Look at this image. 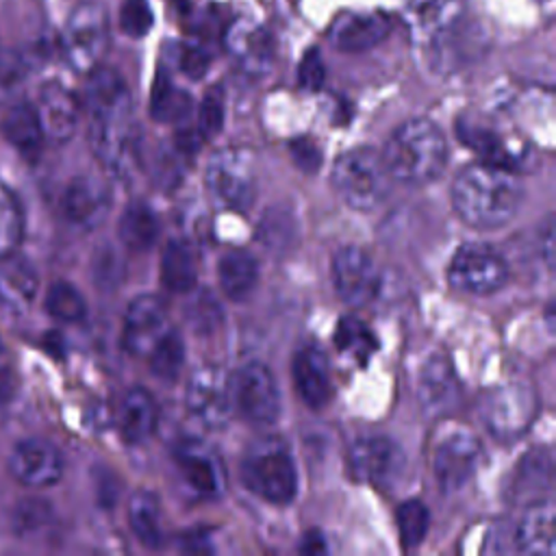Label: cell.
<instances>
[{"label":"cell","mask_w":556,"mask_h":556,"mask_svg":"<svg viewBox=\"0 0 556 556\" xmlns=\"http://www.w3.org/2000/svg\"><path fill=\"white\" fill-rule=\"evenodd\" d=\"M87 74L85 104L91 150L113 176H128L137 161L139 130L132 119L126 83L111 67L96 65Z\"/></svg>","instance_id":"obj_1"},{"label":"cell","mask_w":556,"mask_h":556,"mask_svg":"<svg viewBox=\"0 0 556 556\" xmlns=\"http://www.w3.org/2000/svg\"><path fill=\"white\" fill-rule=\"evenodd\" d=\"M521 200L517 174L493 163L465 167L452 185V204L460 219L473 228H500L508 224Z\"/></svg>","instance_id":"obj_2"},{"label":"cell","mask_w":556,"mask_h":556,"mask_svg":"<svg viewBox=\"0 0 556 556\" xmlns=\"http://www.w3.org/2000/svg\"><path fill=\"white\" fill-rule=\"evenodd\" d=\"M382 161L391 180L426 185L439 178L447 163L445 135L426 117L408 119L391 135L382 152Z\"/></svg>","instance_id":"obj_3"},{"label":"cell","mask_w":556,"mask_h":556,"mask_svg":"<svg viewBox=\"0 0 556 556\" xmlns=\"http://www.w3.org/2000/svg\"><path fill=\"white\" fill-rule=\"evenodd\" d=\"M241 480L271 504H289L298 493L295 463L278 439H258L241 460Z\"/></svg>","instance_id":"obj_4"},{"label":"cell","mask_w":556,"mask_h":556,"mask_svg":"<svg viewBox=\"0 0 556 556\" xmlns=\"http://www.w3.org/2000/svg\"><path fill=\"white\" fill-rule=\"evenodd\" d=\"M332 187L352 208L371 211L387 198L391 176L382 154L371 148H354L334 161Z\"/></svg>","instance_id":"obj_5"},{"label":"cell","mask_w":556,"mask_h":556,"mask_svg":"<svg viewBox=\"0 0 556 556\" xmlns=\"http://www.w3.org/2000/svg\"><path fill=\"white\" fill-rule=\"evenodd\" d=\"M204 182L217 204L232 211H248L256 193L252 154L241 148L217 150L206 163Z\"/></svg>","instance_id":"obj_6"},{"label":"cell","mask_w":556,"mask_h":556,"mask_svg":"<svg viewBox=\"0 0 556 556\" xmlns=\"http://www.w3.org/2000/svg\"><path fill=\"white\" fill-rule=\"evenodd\" d=\"M109 43L106 13L100 4H78L61 33V52L74 72H91Z\"/></svg>","instance_id":"obj_7"},{"label":"cell","mask_w":556,"mask_h":556,"mask_svg":"<svg viewBox=\"0 0 556 556\" xmlns=\"http://www.w3.org/2000/svg\"><path fill=\"white\" fill-rule=\"evenodd\" d=\"M447 280L463 293L489 295L506 285L508 265L495 248L486 243H465L450 261Z\"/></svg>","instance_id":"obj_8"},{"label":"cell","mask_w":556,"mask_h":556,"mask_svg":"<svg viewBox=\"0 0 556 556\" xmlns=\"http://www.w3.org/2000/svg\"><path fill=\"white\" fill-rule=\"evenodd\" d=\"M480 452V441L465 428L452 426L439 432L430 452V467L439 486L447 493L465 486L478 467Z\"/></svg>","instance_id":"obj_9"},{"label":"cell","mask_w":556,"mask_h":556,"mask_svg":"<svg viewBox=\"0 0 556 556\" xmlns=\"http://www.w3.org/2000/svg\"><path fill=\"white\" fill-rule=\"evenodd\" d=\"M232 408L254 426H267L278 417L280 393L271 371L263 363H248L228 380Z\"/></svg>","instance_id":"obj_10"},{"label":"cell","mask_w":556,"mask_h":556,"mask_svg":"<svg viewBox=\"0 0 556 556\" xmlns=\"http://www.w3.org/2000/svg\"><path fill=\"white\" fill-rule=\"evenodd\" d=\"M185 404L189 415L206 430L224 428L232 413L230 402V384L226 374L215 365L198 367L185 393Z\"/></svg>","instance_id":"obj_11"},{"label":"cell","mask_w":556,"mask_h":556,"mask_svg":"<svg viewBox=\"0 0 556 556\" xmlns=\"http://www.w3.org/2000/svg\"><path fill=\"white\" fill-rule=\"evenodd\" d=\"M332 282L345 304L365 306L380 293L382 276L369 252L345 245L332 256Z\"/></svg>","instance_id":"obj_12"},{"label":"cell","mask_w":556,"mask_h":556,"mask_svg":"<svg viewBox=\"0 0 556 556\" xmlns=\"http://www.w3.org/2000/svg\"><path fill=\"white\" fill-rule=\"evenodd\" d=\"M539 400L528 384L513 382L484 400V424L497 439H515L534 421Z\"/></svg>","instance_id":"obj_13"},{"label":"cell","mask_w":556,"mask_h":556,"mask_svg":"<svg viewBox=\"0 0 556 556\" xmlns=\"http://www.w3.org/2000/svg\"><path fill=\"white\" fill-rule=\"evenodd\" d=\"M348 465L358 480L387 489L400 480L406 460L402 447L393 439L376 434L363 437L350 447Z\"/></svg>","instance_id":"obj_14"},{"label":"cell","mask_w":556,"mask_h":556,"mask_svg":"<svg viewBox=\"0 0 556 556\" xmlns=\"http://www.w3.org/2000/svg\"><path fill=\"white\" fill-rule=\"evenodd\" d=\"M169 328L172 326L167 321L163 302L154 295H139L126 308L122 324V345L132 356L148 358V354L156 348Z\"/></svg>","instance_id":"obj_15"},{"label":"cell","mask_w":556,"mask_h":556,"mask_svg":"<svg viewBox=\"0 0 556 556\" xmlns=\"http://www.w3.org/2000/svg\"><path fill=\"white\" fill-rule=\"evenodd\" d=\"M9 471L24 486H52L63 476V456L46 439H24L11 450Z\"/></svg>","instance_id":"obj_16"},{"label":"cell","mask_w":556,"mask_h":556,"mask_svg":"<svg viewBox=\"0 0 556 556\" xmlns=\"http://www.w3.org/2000/svg\"><path fill=\"white\" fill-rule=\"evenodd\" d=\"M174 460L180 476L202 497H217L226 486V476L217 454L202 441H185L176 445Z\"/></svg>","instance_id":"obj_17"},{"label":"cell","mask_w":556,"mask_h":556,"mask_svg":"<svg viewBox=\"0 0 556 556\" xmlns=\"http://www.w3.org/2000/svg\"><path fill=\"white\" fill-rule=\"evenodd\" d=\"M111 208V193L104 180L98 176H76L72 182L65 187L63 193V213L65 217L85 230L98 228Z\"/></svg>","instance_id":"obj_18"},{"label":"cell","mask_w":556,"mask_h":556,"mask_svg":"<svg viewBox=\"0 0 556 556\" xmlns=\"http://www.w3.org/2000/svg\"><path fill=\"white\" fill-rule=\"evenodd\" d=\"M37 115L43 128V137L54 143H65L74 137L78 126V100L76 96L61 83H46L39 89L37 98Z\"/></svg>","instance_id":"obj_19"},{"label":"cell","mask_w":556,"mask_h":556,"mask_svg":"<svg viewBox=\"0 0 556 556\" xmlns=\"http://www.w3.org/2000/svg\"><path fill=\"white\" fill-rule=\"evenodd\" d=\"M465 0H410L408 24L415 39L434 43L463 22Z\"/></svg>","instance_id":"obj_20"},{"label":"cell","mask_w":556,"mask_h":556,"mask_svg":"<svg viewBox=\"0 0 556 556\" xmlns=\"http://www.w3.org/2000/svg\"><path fill=\"white\" fill-rule=\"evenodd\" d=\"M293 380L300 397L313 406L321 408L332 393L330 365L326 354L317 345H306L293 356Z\"/></svg>","instance_id":"obj_21"},{"label":"cell","mask_w":556,"mask_h":556,"mask_svg":"<svg viewBox=\"0 0 556 556\" xmlns=\"http://www.w3.org/2000/svg\"><path fill=\"white\" fill-rule=\"evenodd\" d=\"M391 22L382 13H352L332 28V43L343 52H365L387 39Z\"/></svg>","instance_id":"obj_22"},{"label":"cell","mask_w":556,"mask_h":556,"mask_svg":"<svg viewBox=\"0 0 556 556\" xmlns=\"http://www.w3.org/2000/svg\"><path fill=\"white\" fill-rule=\"evenodd\" d=\"M226 43L245 72L265 74L269 70L274 59V46L269 35L261 26L245 22L235 24L226 37Z\"/></svg>","instance_id":"obj_23"},{"label":"cell","mask_w":556,"mask_h":556,"mask_svg":"<svg viewBox=\"0 0 556 556\" xmlns=\"http://www.w3.org/2000/svg\"><path fill=\"white\" fill-rule=\"evenodd\" d=\"M556 532H554V504L552 502H536L526 508L517 523L515 543L523 554H539L552 556Z\"/></svg>","instance_id":"obj_24"},{"label":"cell","mask_w":556,"mask_h":556,"mask_svg":"<svg viewBox=\"0 0 556 556\" xmlns=\"http://www.w3.org/2000/svg\"><path fill=\"white\" fill-rule=\"evenodd\" d=\"M39 287L35 267L15 254L0 258V302L13 311L30 306Z\"/></svg>","instance_id":"obj_25"},{"label":"cell","mask_w":556,"mask_h":556,"mask_svg":"<svg viewBox=\"0 0 556 556\" xmlns=\"http://www.w3.org/2000/svg\"><path fill=\"white\" fill-rule=\"evenodd\" d=\"M159 421V410L152 395L146 389H130L122 402L117 413L119 432L128 443H143L152 437Z\"/></svg>","instance_id":"obj_26"},{"label":"cell","mask_w":556,"mask_h":556,"mask_svg":"<svg viewBox=\"0 0 556 556\" xmlns=\"http://www.w3.org/2000/svg\"><path fill=\"white\" fill-rule=\"evenodd\" d=\"M2 135L24 156H37L46 137L35 104L13 102L2 117Z\"/></svg>","instance_id":"obj_27"},{"label":"cell","mask_w":556,"mask_h":556,"mask_svg":"<svg viewBox=\"0 0 556 556\" xmlns=\"http://www.w3.org/2000/svg\"><path fill=\"white\" fill-rule=\"evenodd\" d=\"M417 393H419L421 404L430 413H441V410L450 408V404L458 395V382H456V376L445 358L434 356L424 365V369L419 374Z\"/></svg>","instance_id":"obj_28"},{"label":"cell","mask_w":556,"mask_h":556,"mask_svg":"<svg viewBox=\"0 0 556 556\" xmlns=\"http://www.w3.org/2000/svg\"><path fill=\"white\" fill-rule=\"evenodd\" d=\"M219 287L230 300H243L256 287L258 263L245 250H230L217 265Z\"/></svg>","instance_id":"obj_29"},{"label":"cell","mask_w":556,"mask_h":556,"mask_svg":"<svg viewBox=\"0 0 556 556\" xmlns=\"http://www.w3.org/2000/svg\"><path fill=\"white\" fill-rule=\"evenodd\" d=\"M161 280L172 293H189L198 280V261L189 243L169 241L161 256Z\"/></svg>","instance_id":"obj_30"},{"label":"cell","mask_w":556,"mask_h":556,"mask_svg":"<svg viewBox=\"0 0 556 556\" xmlns=\"http://www.w3.org/2000/svg\"><path fill=\"white\" fill-rule=\"evenodd\" d=\"M128 521L139 543H143L146 547L161 545V539H163L161 506H159V497L152 491L141 489L130 497Z\"/></svg>","instance_id":"obj_31"},{"label":"cell","mask_w":556,"mask_h":556,"mask_svg":"<svg viewBox=\"0 0 556 556\" xmlns=\"http://www.w3.org/2000/svg\"><path fill=\"white\" fill-rule=\"evenodd\" d=\"M117 232L130 250H148L159 237V219L148 204L132 202L124 208Z\"/></svg>","instance_id":"obj_32"},{"label":"cell","mask_w":556,"mask_h":556,"mask_svg":"<svg viewBox=\"0 0 556 556\" xmlns=\"http://www.w3.org/2000/svg\"><path fill=\"white\" fill-rule=\"evenodd\" d=\"M334 343L343 356L356 361L358 365H365L369 356L378 350V341L374 332L356 317H343L339 321L334 332Z\"/></svg>","instance_id":"obj_33"},{"label":"cell","mask_w":556,"mask_h":556,"mask_svg":"<svg viewBox=\"0 0 556 556\" xmlns=\"http://www.w3.org/2000/svg\"><path fill=\"white\" fill-rule=\"evenodd\" d=\"M191 100L185 91L172 87L167 74L159 70L152 89V117L161 122H180L189 115Z\"/></svg>","instance_id":"obj_34"},{"label":"cell","mask_w":556,"mask_h":556,"mask_svg":"<svg viewBox=\"0 0 556 556\" xmlns=\"http://www.w3.org/2000/svg\"><path fill=\"white\" fill-rule=\"evenodd\" d=\"M46 311L59 321L74 324L85 317L87 304L74 285L59 280L50 285V289L46 291Z\"/></svg>","instance_id":"obj_35"},{"label":"cell","mask_w":556,"mask_h":556,"mask_svg":"<svg viewBox=\"0 0 556 556\" xmlns=\"http://www.w3.org/2000/svg\"><path fill=\"white\" fill-rule=\"evenodd\" d=\"M24 237V215L15 195L0 185V258L15 254Z\"/></svg>","instance_id":"obj_36"},{"label":"cell","mask_w":556,"mask_h":556,"mask_svg":"<svg viewBox=\"0 0 556 556\" xmlns=\"http://www.w3.org/2000/svg\"><path fill=\"white\" fill-rule=\"evenodd\" d=\"M182 358H185V343H182V337L174 328H169L167 334L148 354L152 374L163 380H174L178 376V371L182 367Z\"/></svg>","instance_id":"obj_37"},{"label":"cell","mask_w":556,"mask_h":556,"mask_svg":"<svg viewBox=\"0 0 556 556\" xmlns=\"http://www.w3.org/2000/svg\"><path fill=\"white\" fill-rule=\"evenodd\" d=\"M428 523H430V515H428V508L424 506V502L406 500L397 508V532H400V541L406 549L417 547L424 541V536L428 532Z\"/></svg>","instance_id":"obj_38"},{"label":"cell","mask_w":556,"mask_h":556,"mask_svg":"<svg viewBox=\"0 0 556 556\" xmlns=\"http://www.w3.org/2000/svg\"><path fill=\"white\" fill-rule=\"evenodd\" d=\"M28 63L15 50L0 52V106L17 102V96L26 83Z\"/></svg>","instance_id":"obj_39"},{"label":"cell","mask_w":556,"mask_h":556,"mask_svg":"<svg viewBox=\"0 0 556 556\" xmlns=\"http://www.w3.org/2000/svg\"><path fill=\"white\" fill-rule=\"evenodd\" d=\"M50 521H52V506L48 500H41V497L20 500L17 506L13 508V517H11L13 530L22 536L43 530Z\"/></svg>","instance_id":"obj_40"},{"label":"cell","mask_w":556,"mask_h":556,"mask_svg":"<svg viewBox=\"0 0 556 556\" xmlns=\"http://www.w3.org/2000/svg\"><path fill=\"white\" fill-rule=\"evenodd\" d=\"M224 115H226V106H224V91L219 85L211 87L200 104L198 111V130L202 137H213L222 130L224 126Z\"/></svg>","instance_id":"obj_41"},{"label":"cell","mask_w":556,"mask_h":556,"mask_svg":"<svg viewBox=\"0 0 556 556\" xmlns=\"http://www.w3.org/2000/svg\"><path fill=\"white\" fill-rule=\"evenodd\" d=\"M154 24V13L148 0H126L119 9V28L128 37H143Z\"/></svg>","instance_id":"obj_42"},{"label":"cell","mask_w":556,"mask_h":556,"mask_svg":"<svg viewBox=\"0 0 556 556\" xmlns=\"http://www.w3.org/2000/svg\"><path fill=\"white\" fill-rule=\"evenodd\" d=\"M324 80H326V65H324V59H321L319 50L313 48L300 61L298 83L308 91H317V89H321Z\"/></svg>","instance_id":"obj_43"},{"label":"cell","mask_w":556,"mask_h":556,"mask_svg":"<svg viewBox=\"0 0 556 556\" xmlns=\"http://www.w3.org/2000/svg\"><path fill=\"white\" fill-rule=\"evenodd\" d=\"M93 274H96V282L98 285H104V287L115 285L119 280V276H122L119 256L111 248L102 250V254H98L96 261H93Z\"/></svg>","instance_id":"obj_44"},{"label":"cell","mask_w":556,"mask_h":556,"mask_svg":"<svg viewBox=\"0 0 556 556\" xmlns=\"http://www.w3.org/2000/svg\"><path fill=\"white\" fill-rule=\"evenodd\" d=\"M208 63L211 59L202 48H187L180 56V70L193 80H200L206 74Z\"/></svg>","instance_id":"obj_45"},{"label":"cell","mask_w":556,"mask_h":556,"mask_svg":"<svg viewBox=\"0 0 556 556\" xmlns=\"http://www.w3.org/2000/svg\"><path fill=\"white\" fill-rule=\"evenodd\" d=\"M291 150H293V159L298 161V165H302L304 169H317L319 161H321V154L317 150V146L308 139H295L291 143Z\"/></svg>","instance_id":"obj_46"},{"label":"cell","mask_w":556,"mask_h":556,"mask_svg":"<svg viewBox=\"0 0 556 556\" xmlns=\"http://www.w3.org/2000/svg\"><path fill=\"white\" fill-rule=\"evenodd\" d=\"M15 387H17L15 371H13L11 363L4 358V354L0 352V406L13 397Z\"/></svg>","instance_id":"obj_47"},{"label":"cell","mask_w":556,"mask_h":556,"mask_svg":"<svg viewBox=\"0 0 556 556\" xmlns=\"http://www.w3.org/2000/svg\"><path fill=\"white\" fill-rule=\"evenodd\" d=\"M300 552H304V554H319V552H326V543H324V539L317 532H308L302 539Z\"/></svg>","instance_id":"obj_48"}]
</instances>
